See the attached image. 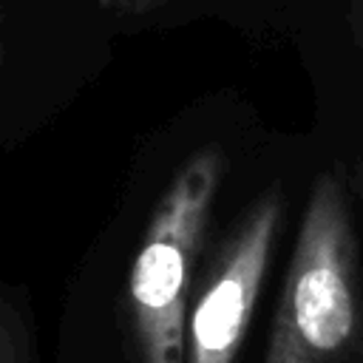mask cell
Segmentation results:
<instances>
[{
	"label": "cell",
	"mask_w": 363,
	"mask_h": 363,
	"mask_svg": "<svg viewBox=\"0 0 363 363\" xmlns=\"http://www.w3.org/2000/svg\"><path fill=\"white\" fill-rule=\"evenodd\" d=\"M360 337L352 213L340 176L326 170L301 216L264 363H354Z\"/></svg>",
	"instance_id": "obj_1"
},
{
	"label": "cell",
	"mask_w": 363,
	"mask_h": 363,
	"mask_svg": "<svg viewBox=\"0 0 363 363\" xmlns=\"http://www.w3.org/2000/svg\"><path fill=\"white\" fill-rule=\"evenodd\" d=\"M224 173V147L201 145L176 167L150 213L128 275L139 363H184L193 267Z\"/></svg>",
	"instance_id": "obj_2"
},
{
	"label": "cell",
	"mask_w": 363,
	"mask_h": 363,
	"mask_svg": "<svg viewBox=\"0 0 363 363\" xmlns=\"http://www.w3.org/2000/svg\"><path fill=\"white\" fill-rule=\"evenodd\" d=\"M284 218L281 187L264 190L218 247L187 309L184 363H235L247 337Z\"/></svg>",
	"instance_id": "obj_3"
},
{
	"label": "cell",
	"mask_w": 363,
	"mask_h": 363,
	"mask_svg": "<svg viewBox=\"0 0 363 363\" xmlns=\"http://www.w3.org/2000/svg\"><path fill=\"white\" fill-rule=\"evenodd\" d=\"M0 363H34V337L23 312L0 295Z\"/></svg>",
	"instance_id": "obj_4"
},
{
	"label": "cell",
	"mask_w": 363,
	"mask_h": 363,
	"mask_svg": "<svg viewBox=\"0 0 363 363\" xmlns=\"http://www.w3.org/2000/svg\"><path fill=\"white\" fill-rule=\"evenodd\" d=\"M111 9H119V11H147V9H156V6H164V3H176V0H105Z\"/></svg>",
	"instance_id": "obj_5"
},
{
	"label": "cell",
	"mask_w": 363,
	"mask_h": 363,
	"mask_svg": "<svg viewBox=\"0 0 363 363\" xmlns=\"http://www.w3.org/2000/svg\"><path fill=\"white\" fill-rule=\"evenodd\" d=\"M349 26H352L354 43L363 48V0H352V6H349Z\"/></svg>",
	"instance_id": "obj_6"
},
{
	"label": "cell",
	"mask_w": 363,
	"mask_h": 363,
	"mask_svg": "<svg viewBox=\"0 0 363 363\" xmlns=\"http://www.w3.org/2000/svg\"><path fill=\"white\" fill-rule=\"evenodd\" d=\"M360 182H363V170H360Z\"/></svg>",
	"instance_id": "obj_7"
}]
</instances>
